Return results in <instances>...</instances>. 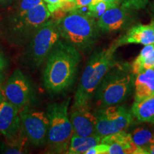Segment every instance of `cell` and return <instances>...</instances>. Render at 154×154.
Returning <instances> with one entry per match:
<instances>
[{
    "mask_svg": "<svg viewBox=\"0 0 154 154\" xmlns=\"http://www.w3.org/2000/svg\"><path fill=\"white\" fill-rule=\"evenodd\" d=\"M101 137L99 135L88 136H79L74 134L71 139L69 150L66 153L82 154L86 153L91 148L101 143Z\"/></svg>",
    "mask_w": 154,
    "mask_h": 154,
    "instance_id": "cell-17",
    "label": "cell"
},
{
    "mask_svg": "<svg viewBox=\"0 0 154 154\" xmlns=\"http://www.w3.org/2000/svg\"><path fill=\"white\" fill-rule=\"evenodd\" d=\"M22 131L19 111L7 101L0 103V133L7 140L16 138Z\"/></svg>",
    "mask_w": 154,
    "mask_h": 154,
    "instance_id": "cell-12",
    "label": "cell"
},
{
    "mask_svg": "<svg viewBox=\"0 0 154 154\" xmlns=\"http://www.w3.org/2000/svg\"><path fill=\"white\" fill-rule=\"evenodd\" d=\"M60 36V32L55 20H48L36 31L30 42L28 53L29 60L34 66H40L47 60Z\"/></svg>",
    "mask_w": 154,
    "mask_h": 154,
    "instance_id": "cell-7",
    "label": "cell"
},
{
    "mask_svg": "<svg viewBox=\"0 0 154 154\" xmlns=\"http://www.w3.org/2000/svg\"><path fill=\"white\" fill-rule=\"evenodd\" d=\"M91 2L92 0H75V9H78L83 8V7H87Z\"/></svg>",
    "mask_w": 154,
    "mask_h": 154,
    "instance_id": "cell-26",
    "label": "cell"
},
{
    "mask_svg": "<svg viewBox=\"0 0 154 154\" xmlns=\"http://www.w3.org/2000/svg\"><path fill=\"white\" fill-rule=\"evenodd\" d=\"M94 113L96 117V134L101 138L124 131L134 122L131 111L119 104L100 108Z\"/></svg>",
    "mask_w": 154,
    "mask_h": 154,
    "instance_id": "cell-6",
    "label": "cell"
},
{
    "mask_svg": "<svg viewBox=\"0 0 154 154\" xmlns=\"http://www.w3.org/2000/svg\"><path fill=\"white\" fill-rule=\"evenodd\" d=\"M45 3H47V7L51 14L57 11V9H61L62 7L65 0H43Z\"/></svg>",
    "mask_w": 154,
    "mask_h": 154,
    "instance_id": "cell-25",
    "label": "cell"
},
{
    "mask_svg": "<svg viewBox=\"0 0 154 154\" xmlns=\"http://www.w3.org/2000/svg\"><path fill=\"white\" fill-rule=\"evenodd\" d=\"M131 66L134 75H136L143 69H153L154 67V44L146 45Z\"/></svg>",
    "mask_w": 154,
    "mask_h": 154,
    "instance_id": "cell-18",
    "label": "cell"
},
{
    "mask_svg": "<svg viewBox=\"0 0 154 154\" xmlns=\"http://www.w3.org/2000/svg\"><path fill=\"white\" fill-rule=\"evenodd\" d=\"M149 1V0H126L122 5L130 9H138L145 7Z\"/></svg>",
    "mask_w": 154,
    "mask_h": 154,
    "instance_id": "cell-23",
    "label": "cell"
},
{
    "mask_svg": "<svg viewBox=\"0 0 154 154\" xmlns=\"http://www.w3.org/2000/svg\"><path fill=\"white\" fill-rule=\"evenodd\" d=\"M42 2V0H20L17 8L15 21L22 18L29 9H32Z\"/></svg>",
    "mask_w": 154,
    "mask_h": 154,
    "instance_id": "cell-22",
    "label": "cell"
},
{
    "mask_svg": "<svg viewBox=\"0 0 154 154\" xmlns=\"http://www.w3.org/2000/svg\"><path fill=\"white\" fill-rule=\"evenodd\" d=\"M2 81H3V76L2 74V73H0V84L2 82Z\"/></svg>",
    "mask_w": 154,
    "mask_h": 154,
    "instance_id": "cell-33",
    "label": "cell"
},
{
    "mask_svg": "<svg viewBox=\"0 0 154 154\" xmlns=\"http://www.w3.org/2000/svg\"><path fill=\"white\" fill-rule=\"evenodd\" d=\"M129 9L123 5L108 9L98 19L99 29L104 32H111L126 28L131 19Z\"/></svg>",
    "mask_w": 154,
    "mask_h": 154,
    "instance_id": "cell-13",
    "label": "cell"
},
{
    "mask_svg": "<svg viewBox=\"0 0 154 154\" xmlns=\"http://www.w3.org/2000/svg\"><path fill=\"white\" fill-rule=\"evenodd\" d=\"M117 47L128 44L149 45L154 44V21L149 24H138L115 42Z\"/></svg>",
    "mask_w": 154,
    "mask_h": 154,
    "instance_id": "cell-14",
    "label": "cell"
},
{
    "mask_svg": "<svg viewBox=\"0 0 154 154\" xmlns=\"http://www.w3.org/2000/svg\"><path fill=\"white\" fill-rule=\"evenodd\" d=\"M109 151V145L106 143H100L94 147H92L86 154H108Z\"/></svg>",
    "mask_w": 154,
    "mask_h": 154,
    "instance_id": "cell-24",
    "label": "cell"
},
{
    "mask_svg": "<svg viewBox=\"0 0 154 154\" xmlns=\"http://www.w3.org/2000/svg\"><path fill=\"white\" fill-rule=\"evenodd\" d=\"M19 117L22 131L32 145L39 147L47 143L49 131L47 113L26 105L19 111Z\"/></svg>",
    "mask_w": 154,
    "mask_h": 154,
    "instance_id": "cell-8",
    "label": "cell"
},
{
    "mask_svg": "<svg viewBox=\"0 0 154 154\" xmlns=\"http://www.w3.org/2000/svg\"><path fill=\"white\" fill-rule=\"evenodd\" d=\"M70 100L50 104L47 108L49 119L47 145L49 153H64L69 150L74 130L69 119L68 107Z\"/></svg>",
    "mask_w": 154,
    "mask_h": 154,
    "instance_id": "cell-5",
    "label": "cell"
},
{
    "mask_svg": "<svg viewBox=\"0 0 154 154\" xmlns=\"http://www.w3.org/2000/svg\"><path fill=\"white\" fill-rule=\"evenodd\" d=\"M28 138L25 136L22 131H21L16 138L10 140H7V144L5 146L4 153L9 154L25 153L27 152Z\"/></svg>",
    "mask_w": 154,
    "mask_h": 154,
    "instance_id": "cell-19",
    "label": "cell"
},
{
    "mask_svg": "<svg viewBox=\"0 0 154 154\" xmlns=\"http://www.w3.org/2000/svg\"><path fill=\"white\" fill-rule=\"evenodd\" d=\"M57 23L61 37L83 52L89 51L99 36L95 19L80 9L69 11Z\"/></svg>",
    "mask_w": 154,
    "mask_h": 154,
    "instance_id": "cell-4",
    "label": "cell"
},
{
    "mask_svg": "<svg viewBox=\"0 0 154 154\" xmlns=\"http://www.w3.org/2000/svg\"><path fill=\"white\" fill-rule=\"evenodd\" d=\"M118 5L117 4L106 2H99L95 5H88L87 6L86 14L94 19H99L108 9L113 8Z\"/></svg>",
    "mask_w": 154,
    "mask_h": 154,
    "instance_id": "cell-21",
    "label": "cell"
},
{
    "mask_svg": "<svg viewBox=\"0 0 154 154\" xmlns=\"http://www.w3.org/2000/svg\"><path fill=\"white\" fill-rule=\"evenodd\" d=\"M6 66H7V61L4 57L3 54L0 51V73H2Z\"/></svg>",
    "mask_w": 154,
    "mask_h": 154,
    "instance_id": "cell-27",
    "label": "cell"
},
{
    "mask_svg": "<svg viewBox=\"0 0 154 154\" xmlns=\"http://www.w3.org/2000/svg\"><path fill=\"white\" fill-rule=\"evenodd\" d=\"M153 70H154V67H153Z\"/></svg>",
    "mask_w": 154,
    "mask_h": 154,
    "instance_id": "cell-36",
    "label": "cell"
},
{
    "mask_svg": "<svg viewBox=\"0 0 154 154\" xmlns=\"http://www.w3.org/2000/svg\"><path fill=\"white\" fill-rule=\"evenodd\" d=\"M131 113L139 121L154 123V95L135 101L131 108Z\"/></svg>",
    "mask_w": 154,
    "mask_h": 154,
    "instance_id": "cell-16",
    "label": "cell"
},
{
    "mask_svg": "<svg viewBox=\"0 0 154 154\" xmlns=\"http://www.w3.org/2000/svg\"><path fill=\"white\" fill-rule=\"evenodd\" d=\"M74 134L79 136L97 135L96 131V117L90 111L89 105L74 106L69 116Z\"/></svg>",
    "mask_w": 154,
    "mask_h": 154,
    "instance_id": "cell-11",
    "label": "cell"
},
{
    "mask_svg": "<svg viewBox=\"0 0 154 154\" xmlns=\"http://www.w3.org/2000/svg\"><path fill=\"white\" fill-rule=\"evenodd\" d=\"M151 10H152V13H153V17H154V2H153L151 5Z\"/></svg>",
    "mask_w": 154,
    "mask_h": 154,
    "instance_id": "cell-32",
    "label": "cell"
},
{
    "mask_svg": "<svg viewBox=\"0 0 154 154\" xmlns=\"http://www.w3.org/2000/svg\"><path fill=\"white\" fill-rule=\"evenodd\" d=\"M117 48L116 44L113 43L107 48L96 50L92 54L81 76L79 85L75 94L74 106L89 105L103 77L117 62L115 57Z\"/></svg>",
    "mask_w": 154,
    "mask_h": 154,
    "instance_id": "cell-2",
    "label": "cell"
},
{
    "mask_svg": "<svg viewBox=\"0 0 154 154\" xmlns=\"http://www.w3.org/2000/svg\"><path fill=\"white\" fill-rule=\"evenodd\" d=\"M51 14L47 5L42 1L18 20L15 21L14 29L22 36H28L30 33L35 32L47 22Z\"/></svg>",
    "mask_w": 154,
    "mask_h": 154,
    "instance_id": "cell-10",
    "label": "cell"
},
{
    "mask_svg": "<svg viewBox=\"0 0 154 154\" xmlns=\"http://www.w3.org/2000/svg\"><path fill=\"white\" fill-rule=\"evenodd\" d=\"M121 0H92V2L89 5H95L99 2H109V3H115L119 5L121 2Z\"/></svg>",
    "mask_w": 154,
    "mask_h": 154,
    "instance_id": "cell-28",
    "label": "cell"
},
{
    "mask_svg": "<svg viewBox=\"0 0 154 154\" xmlns=\"http://www.w3.org/2000/svg\"><path fill=\"white\" fill-rule=\"evenodd\" d=\"M82 56L72 44L57 42L47 59L44 71V86L49 91L59 93L70 87L76 78Z\"/></svg>",
    "mask_w": 154,
    "mask_h": 154,
    "instance_id": "cell-1",
    "label": "cell"
},
{
    "mask_svg": "<svg viewBox=\"0 0 154 154\" xmlns=\"http://www.w3.org/2000/svg\"><path fill=\"white\" fill-rule=\"evenodd\" d=\"M75 0H65V2H74Z\"/></svg>",
    "mask_w": 154,
    "mask_h": 154,
    "instance_id": "cell-35",
    "label": "cell"
},
{
    "mask_svg": "<svg viewBox=\"0 0 154 154\" xmlns=\"http://www.w3.org/2000/svg\"><path fill=\"white\" fill-rule=\"evenodd\" d=\"M147 151H148V153L154 154V144L150 145L149 147L147 148Z\"/></svg>",
    "mask_w": 154,
    "mask_h": 154,
    "instance_id": "cell-30",
    "label": "cell"
},
{
    "mask_svg": "<svg viewBox=\"0 0 154 154\" xmlns=\"http://www.w3.org/2000/svg\"><path fill=\"white\" fill-rule=\"evenodd\" d=\"M134 100L138 101L154 95V70L146 69L135 75Z\"/></svg>",
    "mask_w": 154,
    "mask_h": 154,
    "instance_id": "cell-15",
    "label": "cell"
},
{
    "mask_svg": "<svg viewBox=\"0 0 154 154\" xmlns=\"http://www.w3.org/2000/svg\"><path fill=\"white\" fill-rule=\"evenodd\" d=\"M32 86L26 76L19 69H16L6 83L4 95L6 99L20 111L29 101Z\"/></svg>",
    "mask_w": 154,
    "mask_h": 154,
    "instance_id": "cell-9",
    "label": "cell"
},
{
    "mask_svg": "<svg viewBox=\"0 0 154 154\" xmlns=\"http://www.w3.org/2000/svg\"><path fill=\"white\" fill-rule=\"evenodd\" d=\"M134 80L135 75L129 63L117 61L103 77L94 97L100 108L120 104L131 94Z\"/></svg>",
    "mask_w": 154,
    "mask_h": 154,
    "instance_id": "cell-3",
    "label": "cell"
},
{
    "mask_svg": "<svg viewBox=\"0 0 154 154\" xmlns=\"http://www.w3.org/2000/svg\"><path fill=\"white\" fill-rule=\"evenodd\" d=\"M15 0H0V5L3 7H8L11 5Z\"/></svg>",
    "mask_w": 154,
    "mask_h": 154,
    "instance_id": "cell-29",
    "label": "cell"
},
{
    "mask_svg": "<svg viewBox=\"0 0 154 154\" xmlns=\"http://www.w3.org/2000/svg\"><path fill=\"white\" fill-rule=\"evenodd\" d=\"M132 140L134 143L141 148L147 149L150 145L153 134L151 131L143 127H137L131 132Z\"/></svg>",
    "mask_w": 154,
    "mask_h": 154,
    "instance_id": "cell-20",
    "label": "cell"
},
{
    "mask_svg": "<svg viewBox=\"0 0 154 154\" xmlns=\"http://www.w3.org/2000/svg\"><path fill=\"white\" fill-rule=\"evenodd\" d=\"M152 144H154V133H153V137H152V138H151V142H150V145H152Z\"/></svg>",
    "mask_w": 154,
    "mask_h": 154,
    "instance_id": "cell-31",
    "label": "cell"
},
{
    "mask_svg": "<svg viewBox=\"0 0 154 154\" xmlns=\"http://www.w3.org/2000/svg\"><path fill=\"white\" fill-rule=\"evenodd\" d=\"M2 101V93L1 91H0V103Z\"/></svg>",
    "mask_w": 154,
    "mask_h": 154,
    "instance_id": "cell-34",
    "label": "cell"
}]
</instances>
